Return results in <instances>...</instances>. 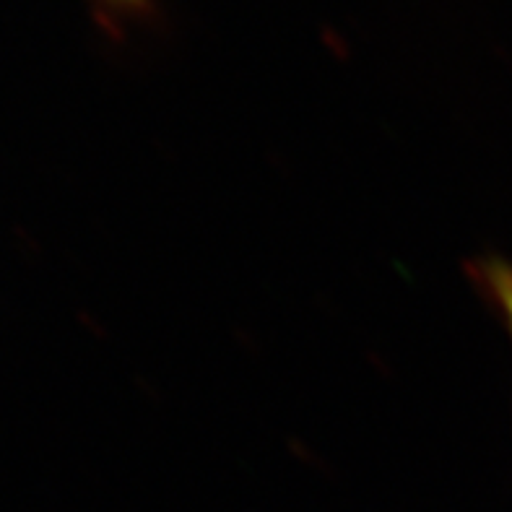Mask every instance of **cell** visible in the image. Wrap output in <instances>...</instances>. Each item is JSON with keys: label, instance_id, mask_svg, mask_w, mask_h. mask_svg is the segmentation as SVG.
I'll use <instances>...</instances> for the list:
<instances>
[{"label": "cell", "instance_id": "7a4b0ae2", "mask_svg": "<svg viewBox=\"0 0 512 512\" xmlns=\"http://www.w3.org/2000/svg\"><path fill=\"white\" fill-rule=\"evenodd\" d=\"M110 6L115 8H138L143 3V0H107Z\"/></svg>", "mask_w": 512, "mask_h": 512}, {"label": "cell", "instance_id": "6da1fadb", "mask_svg": "<svg viewBox=\"0 0 512 512\" xmlns=\"http://www.w3.org/2000/svg\"><path fill=\"white\" fill-rule=\"evenodd\" d=\"M468 271H471V279L479 286L481 294L487 297V302H492L512 341V263L497 258V255H489V258L471 263Z\"/></svg>", "mask_w": 512, "mask_h": 512}]
</instances>
